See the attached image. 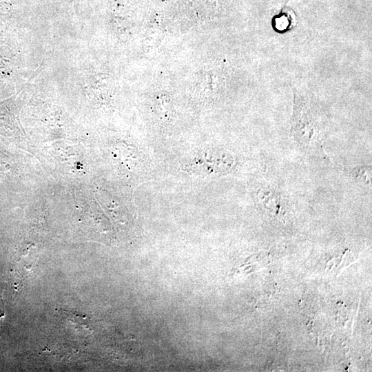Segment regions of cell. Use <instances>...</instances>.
Masks as SVG:
<instances>
[{"label":"cell","instance_id":"cell-2","mask_svg":"<svg viewBox=\"0 0 372 372\" xmlns=\"http://www.w3.org/2000/svg\"><path fill=\"white\" fill-rule=\"evenodd\" d=\"M253 202L260 214L273 222L287 223L298 209V200L281 180L269 175L257 177L251 187Z\"/></svg>","mask_w":372,"mask_h":372},{"label":"cell","instance_id":"cell-1","mask_svg":"<svg viewBox=\"0 0 372 372\" xmlns=\"http://www.w3.org/2000/svg\"><path fill=\"white\" fill-rule=\"evenodd\" d=\"M333 128L328 113L310 97L296 94L291 121V134L304 154L329 161L324 144Z\"/></svg>","mask_w":372,"mask_h":372},{"label":"cell","instance_id":"cell-3","mask_svg":"<svg viewBox=\"0 0 372 372\" xmlns=\"http://www.w3.org/2000/svg\"><path fill=\"white\" fill-rule=\"evenodd\" d=\"M343 174L353 184L361 188L371 189L372 168L371 164L360 163L353 166L343 167Z\"/></svg>","mask_w":372,"mask_h":372}]
</instances>
